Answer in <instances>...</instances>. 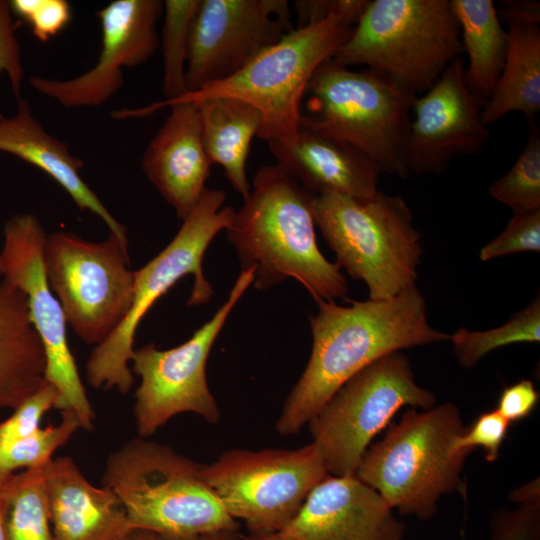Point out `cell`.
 <instances>
[{"mask_svg": "<svg viewBox=\"0 0 540 540\" xmlns=\"http://www.w3.org/2000/svg\"><path fill=\"white\" fill-rule=\"evenodd\" d=\"M415 98L373 70H352L330 59L308 84L300 128L344 142L375 161L383 173L406 179Z\"/></svg>", "mask_w": 540, "mask_h": 540, "instance_id": "4", "label": "cell"}, {"mask_svg": "<svg viewBox=\"0 0 540 540\" xmlns=\"http://www.w3.org/2000/svg\"><path fill=\"white\" fill-rule=\"evenodd\" d=\"M7 476L8 475L0 477V540H7L6 530H5Z\"/></svg>", "mask_w": 540, "mask_h": 540, "instance_id": "43", "label": "cell"}, {"mask_svg": "<svg viewBox=\"0 0 540 540\" xmlns=\"http://www.w3.org/2000/svg\"><path fill=\"white\" fill-rule=\"evenodd\" d=\"M406 527L371 487L328 475L283 532L297 540H404Z\"/></svg>", "mask_w": 540, "mask_h": 540, "instance_id": "18", "label": "cell"}, {"mask_svg": "<svg viewBox=\"0 0 540 540\" xmlns=\"http://www.w3.org/2000/svg\"><path fill=\"white\" fill-rule=\"evenodd\" d=\"M1 279H2V274H1V268H0V281H1Z\"/></svg>", "mask_w": 540, "mask_h": 540, "instance_id": "47", "label": "cell"}, {"mask_svg": "<svg viewBox=\"0 0 540 540\" xmlns=\"http://www.w3.org/2000/svg\"><path fill=\"white\" fill-rule=\"evenodd\" d=\"M352 29L336 17L294 28L231 77L160 104L165 108L180 101L236 98L259 111L258 138L267 143L288 142L300 129L301 105L312 76L333 58Z\"/></svg>", "mask_w": 540, "mask_h": 540, "instance_id": "9", "label": "cell"}, {"mask_svg": "<svg viewBox=\"0 0 540 540\" xmlns=\"http://www.w3.org/2000/svg\"><path fill=\"white\" fill-rule=\"evenodd\" d=\"M467 54L466 84L485 105L504 66L508 33L492 0H450Z\"/></svg>", "mask_w": 540, "mask_h": 540, "instance_id": "26", "label": "cell"}, {"mask_svg": "<svg viewBox=\"0 0 540 540\" xmlns=\"http://www.w3.org/2000/svg\"><path fill=\"white\" fill-rule=\"evenodd\" d=\"M226 195L206 188L171 242L143 267L134 271L132 306L119 327L94 346L86 363L88 383L96 389H116L127 394L134 376L129 367L137 328L155 302L181 278L193 275L188 305L210 300L213 290L202 271L203 256L216 234L231 224L235 209L224 206Z\"/></svg>", "mask_w": 540, "mask_h": 540, "instance_id": "8", "label": "cell"}, {"mask_svg": "<svg viewBox=\"0 0 540 540\" xmlns=\"http://www.w3.org/2000/svg\"><path fill=\"white\" fill-rule=\"evenodd\" d=\"M16 29L9 1L0 0V72L6 73L18 100L22 93L24 69Z\"/></svg>", "mask_w": 540, "mask_h": 540, "instance_id": "38", "label": "cell"}, {"mask_svg": "<svg viewBox=\"0 0 540 540\" xmlns=\"http://www.w3.org/2000/svg\"><path fill=\"white\" fill-rule=\"evenodd\" d=\"M370 0H297L294 10L298 27L313 25L336 17L350 27L360 20Z\"/></svg>", "mask_w": 540, "mask_h": 540, "instance_id": "37", "label": "cell"}, {"mask_svg": "<svg viewBox=\"0 0 540 540\" xmlns=\"http://www.w3.org/2000/svg\"><path fill=\"white\" fill-rule=\"evenodd\" d=\"M509 499L516 504L540 500L539 479H534L531 482L516 488L510 493Z\"/></svg>", "mask_w": 540, "mask_h": 540, "instance_id": "41", "label": "cell"}, {"mask_svg": "<svg viewBox=\"0 0 540 540\" xmlns=\"http://www.w3.org/2000/svg\"><path fill=\"white\" fill-rule=\"evenodd\" d=\"M539 340V295L499 327L484 331L459 328L450 334L458 362L468 369L473 368L480 359L497 348L516 343H538Z\"/></svg>", "mask_w": 540, "mask_h": 540, "instance_id": "28", "label": "cell"}, {"mask_svg": "<svg viewBox=\"0 0 540 540\" xmlns=\"http://www.w3.org/2000/svg\"><path fill=\"white\" fill-rule=\"evenodd\" d=\"M47 234L32 213H19L3 228L0 251L2 280L26 296L29 318L41 341L45 358V381L59 395L56 409L76 414L80 427L92 430L95 412L80 378L67 337V321L47 282L43 249Z\"/></svg>", "mask_w": 540, "mask_h": 540, "instance_id": "14", "label": "cell"}, {"mask_svg": "<svg viewBox=\"0 0 540 540\" xmlns=\"http://www.w3.org/2000/svg\"><path fill=\"white\" fill-rule=\"evenodd\" d=\"M498 15L504 23L508 20L540 21V3L535 0L500 1Z\"/></svg>", "mask_w": 540, "mask_h": 540, "instance_id": "40", "label": "cell"}, {"mask_svg": "<svg viewBox=\"0 0 540 540\" xmlns=\"http://www.w3.org/2000/svg\"><path fill=\"white\" fill-rule=\"evenodd\" d=\"M12 13L28 22L34 36L46 42L59 34L71 19L70 4L66 0H12Z\"/></svg>", "mask_w": 540, "mask_h": 540, "instance_id": "35", "label": "cell"}, {"mask_svg": "<svg viewBox=\"0 0 540 540\" xmlns=\"http://www.w3.org/2000/svg\"><path fill=\"white\" fill-rule=\"evenodd\" d=\"M240 540H297L291 535L285 532H274V533H249V535L241 536Z\"/></svg>", "mask_w": 540, "mask_h": 540, "instance_id": "44", "label": "cell"}, {"mask_svg": "<svg viewBox=\"0 0 540 540\" xmlns=\"http://www.w3.org/2000/svg\"><path fill=\"white\" fill-rule=\"evenodd\" d=\"M481 111L458 57L414 99L406 157L409 173L441 174L455 157L481 152L491 136Z\"/></svg>", "mask_w": 540, "mask_h": 540, "instance_id": "17", "label": "cell"}, {"mask_svg": "<svg viewBox=\"0 0 540 540\" xmlns=\"http://www.w3.org/2000/svg\"><path fill=\"white\" fill-rule=\"evenodd\" d=\"M487 540H540V500L494 510Z\"/></svg>", "mask_w": 540, "mask_h": 540, "instance_id": "34", "label": "cell"}, {"mask_svg": "<svg viewBox=\"0 0 540 540\" xmlns=\"http://www.w3.org/2000/svg\"><path fill=\"white\" fill-rule=\"evenodd\" d=\"M80 423L72 411H61L58 424H50L33 434L0 444V477L25 469L46 466L55 451L69 441Z\"/></svg>", "mask_w": 540, "mask_h": 540, "instance_id": "31", "label": "cell"}, {"mask_svg": "<svg viewBox=\"0 0 540 540\" xmlns=\"http://www.w3.org/2000/svg\"><path fill=\"white\" fill-rule=\"evenodd\" d=\"M537 123L529 125L525 146L511 168L488 187L493 199L514 213L540 209V133Z\"/></svg>", "mask_w": 540, "mask_h": 540, "instance_id": "30", "label": "cell"}, {"mask_svg": "<svg viewBox=\"0 0 540 540\" xmlns=\"http://www.w3.org/2000/svg\"><path fill=\"white\" fill-rule=\"evenodd\" d=\"M241 534L237 531H217L200 534L186 538H168L158 536V540H240Z\"/></svg>", "mask_w": 540, "mask_h": 540, "instance_id": "42", "label": "cell"}, {"mask_svg": "<svg viewBox=\"0 0 540 540\" xmlns=\"http://www.w3.org/2000/svg\"><path fill=\"white\" fill-rule=\"evenodd\" d=\"M313 215L335 263L364 281L369 299H391L416 285L420 234L401 196L380 191L371 198L314 195Z\"/></svg>", "mask_w": 540, "mask_h": 540, "instance_id": "7", "label": "cell"}, {"mask_svg": "<svg viewBox=\"0 0 540 540\" xmlns=\"http://www.w3.org/2000/svg\"><path fill=\"white\" fill-rule=\"evenodd\" d=\"M253 279L252 271L241 270L225 303L186 342L167 350L158 349L154 343L134 349L131 370L140 377V384L133 413L140 437H150L181 413H194L211 424L219 421L206 364L230 312Z\"/></svg>", "mask_w": 540, "mask_h": 540, "instance_id": "13", "label": "cell"}, {"mask_svg": "<svg viewBox=\"0 0 540 540\" xmlns=\"http://www.w3.org/2000/svg\"><path fill=\"white\" fill-rule=\"evenodd\" d=\"M120 540H158V535L147 531L135 530Z\"/></svg>", "mask_w": 540, "mask_h": 540, "instance_id": "45", "label": "cell"}, {"mask_svg": "<svg viewBox=\"0 0 540 540\" xmlns=\"http://www.w3.org/2000/svg\"><path fill=\"white\" fill-rule=\"evenodd\" d=\"M313 196L278 164L257 170L249 196L226 229L241 270L253 272L257 289L293 278L315 302L346 297L341 268L317 245Z\"/></svg>", "mask_w": 540, "mask_h": 540, "instance_id": "2", "label": "cell"}, {"mask_svg": "<svg viewBox=\"0 0 540 540\" xmlns=\"http://www.w3.org/2000/svg\"><path fill=\"white\" fill-rule=\"evenodd\" d=\"M163 14L160 0H114L96 12L101 25V50L95 65L67 80L29 78L31 87L65 108L98 107L124 85V68L147 62L159 49L156 23Z\"/></svg>", "mask_w": 540, "mask_h": 540, "instance_id": "16", "label": "cell"}, {"mask_svg": "<svg viewBox=\"0 0 540 540\" xmlns=\"http://www.w3.org/2000/svg\"><path fill=\"white\" fill-rule=\"evenodd\" d=\"M46 358L25 294L0 281V410L15 409L46 381Z\"/></svg>", "mask_w": 540, "mask_h": 540, "instance_id": "23", "label": "cell"}, {"mask_svg": "<svg viewBox=\"0 0 540 540\" xmlns=\"http://www.w3.org/2000/svg\"><path fill=\"white\" fill-rule=\"evenodd\" d=\"M293 29L287 0H200L189 39L187 93L236 74Z\"/></svg>", "mask_w": 540, "mask_h": 540, "instance_id": "15", "label": "cell"}, {"mask_svg": "<svg viewBox=\"0 0 540 540\" xmlns=\"http://www.w3.org/2000/svg\"><path fill=\"white\" fill-rule=\"evenodd\" d=\"M43 264L67 325L85 343H103L132 306L134 271L128 243L112 233L92 242L57 231L46 237Z\"/></svg>", "mask_w": 540, "mask_h": 540, "instance_id": "11", "label": "cell"}, {"mask_svg": "<svg viewBox=\"0 0 540 540\" xmlns=\"http://www.w3.org/2000/svg\"><path fill=\"white\" fill-rule=\"evenodd\" d=\"M5 530L7 540H55L45 466L7 476Z\"/></svg>", "mask_w": 540, "mask_h": 540, "instance_id": "27", "label": "cell"}, {"mask_svg": "<svg viewBox=\"0 0 540 540\" xmlns=\"http://www.w3.org/2000/svg\"><path fill=\"white\" fill-rule=\"evenodd\" d=\"M196 104L204 147L211 163L224 169L233 189L246 199L251 190L246 174L250 145L262 125L259 111L231 97L210 98Z\"/></svg>", "mask_w": 540, "mask_h": 540, "instance_id": "25", "label": "cell"}, {"mask_svg": "<svg viewBox=\"0 0 540 540\" xmlns=\"http://www.w3.org/2000/svg\"><path fill=\"white\" fill-rule=\"evenodd\" d=\"M540 251V209L514 213L506 228L479 252L481 261L520 252Z\"/></svg>", "mask_w": 540, "mask_h": 540, "instance_id": "32", "label": "cell"}, {"mask_svg": "<svg viewBox=\"0 0 540 540\" xmlns=\"http://www.w3.org/2000/svg\"><path fill=\"white\" fill-rule=\"evenodd\" d=\"M328 475L313 442L295 450L232 449L202 468L229 515L256 534L284 531Z\"/></svg>", "mask_w": 540, "mask_h": 540, "instance_id": "12", "label": "cell"}, {"mask_svg": "<svg viewBox=\"0 0 540 540\" xmlns=\"http://www.w3.org/2000/svg\"><path fill=\"white\" fill-rule=\"evenodd\" d=\"M459 540H466L465 529L463 528L460 533Z\"/></svg>", "mask_w": 540, "mask_h": 540, "instance_id": "46", "label": "cell"}, {"mask_svg": "<svg viewBox=\"0 0 540 540\" xmlns=\"http://www.w3.org/2000/svg\"><path fill=\"white\" fill-rule=\"evenodd\" d=\"M465 429L452 403L411 408L368 447L355 476L400 514L430 520L443 495L464 490L461 474L471 451L455 452L452 444Z\"/></svg>", "mask_w": 540, "mask_h": 540, "instance_id": "5", "label": "cell"}, {"mask_svg": "<svg viewBox=\"0 0 540 540\" xmlns=\"http://www.w3.org/2000/svg\"><path fill=\"white\" fill-rule=\"evenodd\" d=\"M0 151L31 164L50 176L81 211L98 216L124 243L126 228L110 213L80 175L84 162L74 156L67 143L51 135L33 115L25 98L17 100L11 117L0 116Z\"/></svg>", "mask_w": 540, "mask_h": 540, "instance_id": "22", "label": "cell"}, {"mask_svg": "<svg viewBox=\"0 0 540 540\" xmlns=\"http://www.w3.org/2000/svg\"><path fill=\"white\" fill-rule=\"evenodd\" d=\"M168 107L170 113L149 141L141 168L183 221L205 191L212 163L203 143L198 105L180 101Z\"/></svg>", "mask_w": 540, "mask_h": 540, "instance_id": "19", "label": "cell"}, {"mask_svg": "<svg viewBox=\"0 0 540 540\" xmlns=\"http://www.w3.org/2000/svg\"><path fill=\"white\" fill-rule=\"evenodd\" d=\"M462 53L450 0H373L332 59L363 65L419 96Z\"/></svg>", "mask_w": 540, "mask_h": 540, "instance_id": "6", "label": "cell"}, {"mask_svg": "<svg viewBox=\"0 0 540 540\" xmlns=\"http://www.w3.org/2000/svg\"><path fill=\"white\" fill-rule=\"evenodd\" d=\"M316 303L318 311L309 317L311 355L276 422L281 435L297 434L346 381L380 357L450 340L429 324L416 285L387 300Z\"/></svg>", "mask_w": 540, "mask_h": 540, "instance_id": "1", "label": "cell"}, {"mask_svg": "<svg viewBox=\"0 0 540 540\" xmlns=\"http://www.w3.org/2000/svg\"><path fill=\"white\" fill-rule=\"evenodd\" d=\"M510 423L495 409L480 414L470 427L457 436L452 444L455 452L473 451L482 447L487 462H494L507 436Z\"/></svg>", "mask_w": 540, "mask_h": 540, "instance_id": "36", "label": "cell"}, {"mask_svg": "<svg viewBox=\"0 0 540 540\" xmlns=\"http://www.w3.org/2000/svg\"><path fill=\"white\" fill-rule=\"evenodd\" d=\"M267 144L276 164L311 194L371 198L379 192V165L344 142L300 128L288 142Z\"/></svg>", "mask_w": 540, "mask_h": 540, "instance_id": "20", "label": "cell"}, {"mask_svg": "<svg viewBox=\"0 0 540 540\" xmlns=\"http://www.w3.org/2000/svg\"><path fill=\"white\" fill-rule=\"evenodd\" d=\"M202 468L169 446L139 436L108 456L102 486L118 498L132 530L168 538L239 530V521L203 479Z\"/></svg>", "mask_w": 540, "mask_h": 540, "instance_id": "3", "label": "cell"}, {"mask_svg": "<svg viewBox=\"0 0 540 540\" xmlns=\"http://www.w3.org/2000/svg\"><path fill=\"white\" fill-rule=\"evenodd\" d=\"M435 403V395L416 383L409 358L394 351L346 381L308 424L328 473L354 476L373 438L399 409L428 410Z\"/></svg>", "mask_w": 540, "mask_h": 540, "instance_id": "10", "label": "cell"}, {"mask_svg": "<svg viewBox=\"0 0 540 540\" xmlns=\"http://www.w3.org/2000/svg\"><path fill=\"white\" fill-rule=\"evenodd\" d=\"M538 401L539 392L534 383L521 379L502 390L495 410L511 424L528 417Z\"/></svg>", "mask_w": 540, "mask_h": 540, "instance_id": "39", "label": "cell"}, {"mask_svg": "<svg viewBox=\"0 0 540 540\" xmlns=\"http://www.w3.org/2000/svg\"><path fill=\"white\" fill-rule=\"evenodd\" d=\"M200 0L163 1L160 47L163 56L162 91L166 101L187 93L186 64L189 39Z\"/></svg>", "mask_w": 540, "mask_h": 540, "instance_id": "29", "label": "cell"}, {"mask_svg": "<svg viewBox=\"0 0 540 540\" xmlns=\"http://www.w3.org/2000/svg\"><path fill=\"white\" fill-rule=\"evenodd\" d=\"M59 395L56 388L45 382L35 393L26 398L13 414L0 422V444L29 436L40 429L43 415L55 408Z\"/></svg>", "mask_w": 540, "mask_h": 540, "instance_id": "33", "label": "cell"}, {"mask_svg": "<svg viewBox=\"0 0 540 540\" xmlns=\"http://www.w3.org/2000/svg\"><path fill=\"white\" fill-rule=\"evenodd\" d=\"M508 46L503 69L482 108L486 126L510 112H521L528 125L540 110V21L508 20Z\"/></svg>", "mask_w": 540, "mask_h": 540, "instance_id": "24", "label": "cell"}, {"mask_svg": "<svg viewBox=\"0 0 540 540\" xmlns=\"http://www.w3.org/2000/svg\"><path fill=\"white\" fill-rule=\"evenodd\" d=\"M45 475L55 540H120L135 531L118 498L92 485L71 457L52 459Z\"/></svg>", "mask_w": 540, "mask_h": 540, "instance_id": "21", "label": "cell"}]
</instances>
